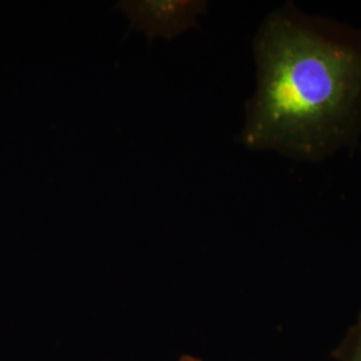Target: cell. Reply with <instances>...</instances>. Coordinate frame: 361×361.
Returning a JSON list of instances; mask_svg holds the SVG:
<instances>
[{
	"label": "cell",
	"instance_id": "277c9868",
	"mask_svg": "<svg viewBox=\"0 0 361 361\" xmlns=\"http://www.w3.org/2000/svg\"><path fill=\"white\" fill-rule=\"evenodd\" d=\"M178 361H201L200 360V359H195V357H193V356H188V355H186V356H182V357H180V360Z\"/></svg>",
	"mask_w": 361,
	"mask_h": 361
},
{
	"label": "cell",
	"instance_id": "3957f363",
	"mask_svg": "<svg viewBox=\"0 0 361 361\" xmlns=\"http://www.w3.org/2000/svg\"><path fill=\"white\" fill-rule=\"evenodd\" d=\"M338 361H361V316L357 324L349 331L345 341L337 349Z\"/></svg>",
	"mask_w": 361,
	"mask_h": 361
},
{
	"label": "cell",
	"instance_id": "6da1fadb",
	"mask_svg": "<svg viewBox=\"0 0 361 361\" xmlns=\"http://www.w3.org/2000/svg\"><path fill=\"white\" fill-rule=\"evenodd\" d=\"M253 54L245 147L319 164L359 142L361 30L286 1L258 27Z\"/></svg>",
	"mask_w": 361,
	"mask_h": 361
},
{
	"label": "cell",
	"instance_id": "7a4b0ae2",
	"mask_svg": "<svg viewBox=\"0 0 361 361\" xmlns=\"http://www.w3.org/2000/svg\"><path fill=\"white\" fill-rule=\"evenodd\" d=\"M133 26L147 38L173 39L198 26L197 18L207 11L205 1H119Z\"/></svg>",
	"mask_w": 361,
	"mask_h": 361
}]
</instances>
